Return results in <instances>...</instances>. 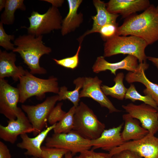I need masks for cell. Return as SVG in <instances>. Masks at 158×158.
Returning <instances> with one entry per match:
<instances>
[{
	"mask_svg": "<svg viewBox=\"0 0 158 158\" xmlns=\"http://www.w3.org/2000/svg\"><path fill=\"white\" fill-rule=\"evenodd\" d=\"M84 80V77H79L74 80L73 83L75 85V89L72 91H68L65 86H62L59 88L58 94L59 101L68 99L77 107L78 105L80 100V90L82 88Z\"/></svg>",
	"mask_w": 158,
	"mask_h": 158,
	"instance_id": "cb8c5ba5",
	"label": "cell"
},
{
	"mask_svg": "<svg viewBox=\"0 0 158 158\" xmlns=\"http://www.w3.org/2000/svg\"><path fill=\"white\" fill-rule=\"evenodd\" d=\"M45 140V146L66 149L73 154L90 150L92 147L91 140L73 130L67 133H54Z\"/></svg>",
	"mask_w": 158,
	"mask_h": 158,
	"instance_id": "52a82bcc",
	"label": "cell"
},
{
	"mask_svg": "<svg viewBox=\"0 0 158 158\" xmlns=\"http://www.w3.org/2000/svg\"><path fill=\"white\" fill-rule=\"evenodd\" d=\"M42 1H45L51 4L52 6L57 8L62 6L64 2L63 0H42Z\"/></svg>",
	"mask_w": 158,
	"mask_h": 158,
	"instance_id": "d590c367",
	"label": "cell"
},
{
	"mask_svg": "<svg viewBox=\"0 0 158 158\" xmlns=\"http://www.w3.org/2000/svg\"><path fill=\"white\" fill-rule=\"evenodd\" d=\"M105 128V124L98 120L93 111L81 102L76 108L73 130L84 138L92 140L99 138Z\"/></svg>",
	"mask_w": 158,
	"mask_h": 158,
	"instance_id": "5b68a950",
	"label": "cell"
},
{
	"mask_svg": "<svg viewBox=\"0 0 158 158\" xmlns=\"http://www.w3.org/2000/svg\"><path fill=\"white\" fill-rule=\"evenodd\" d=\"M56 123L48 127L35 137H29L27 133L20 135L22 141L17 144V146L26 150L24 153L26 156L41 158V145L49 133L55 127Z\"/></svg>",
	"mask_w": 158,
	"mask_h": 158,
	"instance_id": "d6986e66",
	"label": "cell"
},
{
	"mask_svg": "<svg viewBox=\"0 0 158 158\" xmlns=\"http://www.w3.org/2000/svg\"><path fill=\"white\" fill-rule=\"evenodd\" d=\"M124 78L123 73H118L114 78L115 85L109 87L106 85H102L101 88L105 95H109L118 100H123L125 98L127 89L124 85L123 81Z\"/></svg>",
	"mask_w": 158,
	"mask_h": 158,
	"instance_id": "d4e9b609",
	"label": "cell"
},
{
	"mask_svg": "<svg viewBox=\"0 0 158 158\" xmlns=\"http://www.w3.org/2000/svg\"><path fill=\"white\" fill-rule=\"evenodd\" d=\"M28 18L30 23L29 27L26 28L28 34L36 37L61 29L63 20L59 9L52 6L43 14L33 11Z\"/></svg>",
	"mask_w": 158,
	"mask_h": 158,
	"instance_id": "8992f818",
	"label": "cell"
},
{
	"mask_svg": "<svg viewBox=\"0 0 158 158\" xmlns=\"http://www.w3.org/2000/svg\"><path fill=\"white\" fill-rule=\"evenodd\" d=\"M116 35L136 36L144 40L147 44L158 41V15L153 4L142 13L130 16L118 27Z\"/></svg>",
	"mask_w": 158,
	"mask_h": 158,
	"instance_id": "6da1fadb",
	"label": "cell"
},
{
	"mask_svg": "<svg viewBox=\"0 0 158 158\" xmlns=\"http://www.w3.org/2000/svg\"><path fill=\"white\" fill-rule=\"evenodd\" d=\"M157 116H158V112H157Z\"/></svg>",
	"mask_w": 158,
	"mask_h": 158,
	"instance_id": "b9f144b4",
	"label": "cell"
},
{
	"mask_svg": "<svg viewBox=\"0 0 158 158\" xmlns=\"http://www.w3.org/2000/svg\"><path fill=\"white\" fill-rule=\"evenodd\" d=\"M123 125L122 123L116 127L105 129L99 138L91 140L92 149L101 148L109 152L124 143L121 133Z\"/></svg>",
	"mask_w": 158,
	"mask_h": 158,
	"instance_id": "ac0fdd59",
	"label": "cell"
},
{
	"mask_svg": "<svg viewBox=\"0 0 158 158\" xmlns=\"http://www.w3.org/2000/svg\"><path fill=\"white\" fill-rule=\"evenodd\" d=\"M19 80L17 88L20 95L19 102L21 103L33 96L41 100L45 97L46 93L58 94L59 92L58 79L53 76L47 79L40 78L26 70L25 74L19 78Z\"/></svg>",
	"mask_w": 158,
	"mask_h": 158,
	"instance_id": "277c9868",
	"label": "cell"
},
{
	"mask_svg": "<svg viewBox=\"0 0 158 158\" xmlns=\"http://www.w3.org/2000/svg\"><path fill=\"white\" fill-rule=\"evenodd\" d=\"M41 158H62L68 152L66 149L46 146L41 147Z\"/></svg>",
	"mask_w": 158,
	"mask_h": 158,
	"instance_id": "f1b7e54d",
	"label": "cell"
},
{
	"mask_svg": "<svg viewBox=\"0 0 158 158\" xmlns=\"http://www.w3.org/2000/svg\"><path fill=\"white\" fill-rule=\"evenodd\" d=\"M23 0H6L4 10L1 14V21L3 24L12 25L15 21L14 13L17 9L25 11Z\"/></svg>",
	"mask_w": 158,
	"mask_h": 158,
	"instance_id": "603a6c76",
	"label": "cell"
},
{
	"mask_svg": "<svg viewBox=\"0 0 158 158\" xmlns=\"http://www.w3.org/2000/svg\"><path fill=\"white\" fill-rule=\"evenodd\" d=\"M156 9L158 15V5L156 7Z\"/></svg>",
	"mask_w": 158,
	"mask_h": 158,
	"instance_id": "ab89813d",
	"label": "cell"
},
{
	"mask_svg": "<svg viewBox=\"0 0 158 158\" xmlns=\"http://www.w3.org/2000/svg\"><path fill=\"white\" fill-rule=\"evenodd\" d=\"M134 152L142 157L158 158V138L149 133L140 140L125 142L109 152L112 156L124 150Z\"/></svg>",
	"mask_w": 158,
	"mask_h": 158,
	"instance_id": "9c48e42d",
	"label": "cell"
},
{
	"mask_svg": "<svg viewBox=\"0 0 158 158\" xmlns=\"http://www.w3.org/2000/svg\"><path fill=\"white\" fill-rule=\"evenodd\" d=\"M6 2V0H0V11H1L4 8H5Z\"/></svg>",
	"mask_w": 158,
	"mask_h": 158,
	"instance_id": "74e56055",
	"label": "cell"
},
{
	"mask_svg": "<svg viewBox=\"0 0 158 158\" xmlns=\"http://www.w3.org/2000/svg\"><path fill=\"white\" fill-rule=\"evenodd\" d=\"M149 66L146 61L139 63L135 71L128 72L125 76V80L130 84L138 82L144 85L146 87L143 90L144 93L145 95L150 96L158 107V85L150 81L145 73Z\"/></svg>",
	"mask_w": 158,
	"mask_h": 158,
	"instance_id": "e0dca14e",
	"label": "cell"
},
{
	"mask_svg": "<svg viewBox=\"0 0 158 158\" xmlns=\"http://www.w3.org/2000/svg\"><path fill=\"white\" fill-rule=\"evenodd\" d=\"M122 107L132 117L138 120L149 134L154 135L158 131V111L156 109L144 103L139 105L130 103Z\"/></svg>",
	"mask_w": 158,
	"mask_h": 158,
	"instance_id": "30bf717a",
	"label": "cell"
},
{
	"mask_svg": "<svg viewBox=\"0 0 158 158\" xmlns=\"http://www.w3.org/2000/svg\"><path fill=\"white\" fill-rule=\"evenodd\" d=\"M19 92L18 88L10 85L7 80L0 79V113L9 120L16 118L20 108Z\"/></svg>",
	"mask_w": 158,
	"mask_h": 158,
	"instance_id": "8fae6325",
	"label": "cell"
},
{
	"mask_svg": "<svg viewBox=\"0 0 158 158\" xmlns=\"http://www.w3.org/2000/svg\"><path fill=\"white\" fill-rule=\"evenodd\" d=\"M59 101L58 95L47 97L41 103L35 105L22 104L21 109L27 115V117L32 125L35 136L42 131L45 127L49 115Z\"/></svg>",
	"mask_w": 158,
	"mask_h": 158,
	"instance_id": "ba28073f",
	"label": "cell"
},
{
	"mask_svg": "<svg viewBox=\"0 0 158 158\" xmlns=\"http://www.w3.org/2000/svg\"><path fill=\"white\" fill-rule=\"evenodd\" d=\"M31 158H37V157H32Z\"/></svg>",
	"mask_w": 158,
	"mask_h": 158,
	"instance_id": "60d3db41",
	"label": "cell"
},
{
	"mask_svg": "<svg viewBox=\"0 0 158 158\" xmlns=\"http://www.w3.org/2000/svg\"><path fill=\"white\" fill-rule=\"evenodd\" d=\"M147 59L151 61L158 69V58L147 56Z\"/></svg>",
	"mask_w": 158,
	"mask_h": 158,
	"instance_id": "8d00e7d4",
	"label": "cell"
},
{
	"mask_svg": "<svg viewBox=\"0 0 158 158\" xmlns=\"http://www.w3.org/2000/svg\"><path fill=\"white\" fill-rule=\"evenodd\" d=\"M7 126L0 125V138L4 141L14 144L18 136L33 133L34 129L21 108H20L16 118L9 120Z\"/></svg>",
	"mask_w": 158,
	"mask_h": 158,
	"instance_id": "7c38bea8",
	"label": "cell"
},
{
	"mask_svg": "<svg viewBox=\"0 0 158 158\" xmlns=\"http://www.w3.org/2000/svg\"><path fill=\"white\" fill-rule=\"evenodd\" d=\"M62 102L58 103L54 107L49 114L47 121L51 126L59 122L66 113V112L62 109Z\"/></svg>",
	"mask_w": 158,
	"mask_h": 158,
	"instance_id": "4dcf8cb0",
	"label": "cell"
},
{
	"mask_svg": "<svg viewBox=\"0 0 158 158\" xmlns=\"http://www.w3.org/2000/svg\"><path fill=\"white\" fill-rule=\"evenodd\" d=\"M118 27L117 24H108L101 28L99 33L100 34L102 39L105 41L107 39L116 35Z\"/></svg>",
	"mask_w": 158,
	"mask_h": 158,
	"instance_id": "1f68e13d",
	"label": "cell"
},
{
	"mask_svg": "<svg viewBox=\"0 0 158 158\" xmlns=\"http://www.w3.org/2000/svg\"><path fill=\"white\" fill-rule=\"evenodd\" d=\"M42 38L43 35L36 37L28 34L20 35L13 41L17 47L12 51L20 54L32 74H44L47 72L45 69L40 66V59L44 55L49 54L52 50L44 45Z\"/></svg>",
	"mask_w": 158,
	"mask_h": 158,
	"instance_id": "7a4b0ae2",
	"label": "cell"
},
{
	"mask_svg": "<svg viewBox=\"0 0 158 158\" xmlns=\"http://www.w3.org/2000/svg\"><path fill=\"white\" fill-rule=\"evenodd\" d=\"M106 4L109 12L120 14L123 18L137 12L144 11L150 5L148 0H110Z\"/></svg>",
	"mask_w": 158,
	"mask_h": 158,
	"instance_id": "9a60e30c",
	"label": "cell"
},
{
	"mask_svg": "<svg viewBox=\"0 0 158 158\" xmlns=\"http://www.w3.org/2000/svg\"><path fill=\"white\" fill-rule=\"evenodd\" d=\"M73 154L70 152H68L65 155L64 158H73Z\"/></svg>",
	"mask_w": 158,
	"mask_h": 158,
	"instance_id": "f35d334b",
	"label": "cell"
},
{
	"mask_svg": "<svg viewBox=\"0 0 158 158\" xmlns=\"http://www.w3.org/2000/svg\"><path fill=\"white\" fill-rule=\"evenodd\" d=\"M10 151L6 145L2 141H0V158H11Z\"/></svg>",
	"mask_w": 158,
	"mask_h": 158,
	"instance_id": "e575fe53",
	"label": "cell"
},
{
	"mask_svg": "<svg viewBox=\"0 0 158 158\" xmlns=\"http://www.w3.org/2000/svg\"><path fill=\"white\" fill-rule=\"evenodd\" d=\"M82 0H68L69 11L66 16L62 20L61 32L65 35L73 31L78 27L83 20V15L78 13V9L82 2Z\"/></svg>",
	"mask_w": 158,
	"mask_h": 158,
	"instance_id": "44dd1931",
	"label": "cell"
},
{
	"mask_svg": "<svg viewBox=\"0 0 158 158\" xmlns=\"http://www.w3.org/2000/svg\"><path fill=\"white\" fill-rule=\"evenodd\" d=\"M3 25V23L0 22V46L6 50L13 51L15 48V45L11 41L15 40V36L7 34L5 31Z\"/></svg>",
	"mask_w": 158,
	"mask_h": 158,
	"instance_id": "f546056e",
	"label": "cell"
},
{
	"mask_svg": "<svg viewBox=\"0 0 158 158\" xmlns=\"http://www.w3.org/2000/svg\"><path fill=\"white\" fill-rule=\"evenodd\" d=\"M138 59L135 57L128 55L120 61L111 63L107 61L104 56L97 58L92 67V69L95 73L106 70H109L112 74L116 75V71L119 69H124L129 71H135L138 66Z\"/></svg>",
	"mask_w": 158,
	"mask_h": 158,
	"instance_id": "2e32d148",
	"label": "cell"
},
{
	"mask_svg": "<svg viewBox=\"0 0 158 158\" xmlns=\"http://www.w3.org/2000/svg\"><path fill=\"white\" fill-rule=\"evenodd\" d=\"M76 107L73 106L62 118L56 123L53 129L54 133H67L73 130Z\"/></svg>",
	"mask_w": 158,
	"mask_h": 158,
	"instance_id": "484cf974",
	"label": "cell"
},
{
	"mask_svg": "<svg viewBox=\"0 0 158 158\" xmlns=\"http://www.w3.org/2000/svg\"><path fill=\"white\" fill-rule=\"evenodd\" d=\"M148 45L139 37L115 35L107 39L104 45V56L109 57L118 54H128L137 58L139 63L146 61L145 50Z\"/></svg>",
	"mask_w": 158,
	"mask_h": 158,
	"instance_id": "3957f363",
	"label": "cell"
},
{
	"mask_svg": "<svg viewBox=\"0 0 158 158\" xmlns=\"http://www.w3.org/2000/svg\"><path fill=\"white\" fill-rule=\"evenodd\" d=\"M102 82L97 76L94 78L84 77L82 89L80 92V98H91L98 102L102 107L107 108L110 113L120 111L115 108L103 92L101 87Z\"/></svg>",
	"mask_w": 158,
	"mask_h": 158,
	"instance_id": "4fadbf2b",
	"label": "cell"
},
{
	"mask_svg": "<svg viewBox=\"0 0 158 158\" xmlns=\"http://www.w3.org/2000/svg\"><path fill=\"white\" fill-rule=\"evenodd\" d=\"M111 156V158H142L136 153L128 150L122 151Z\"/></svg>",
	"mask_w": 158,
	"mask_h": 158,
	"instance_id": "836d02e7",
	"label": "cell"
},
{
	"mask_svg": "<svg viewBox=\"0 0 158 158\" xmlns=\"http://www.w3.org/2000/svg\"><path fill=\"white\" fill-rule=\"evenodd\" d=\"M111 157L109 153L96 152L92 149L84 151L73 158H111Z\"/></svg>",
	"mask_w": 158,
	"mask_h": 158,
	"instance_id": "d6a6232c",
	"label": "cell"
},
{
	"mask_svg": "<svg viewBox=\"0 0 158 158\" xmlns=\"http://www.w3.org/2000/svg\"><path fill=\"white\" fill-rule=\"evenodd\" d=\"M81 44L78 48L77 51L73 56L61 59H53L56 63L64 67L73 69L76 68L79 62V54L81 48Z\"/></svg>",
	"mask_w": 158,
	"mask_h": 158,
	"instance_id": "83f0119b",
	"label": "cell"
},
{
	"mask_svg": "<svg viewBox=\"0 0 158 158\" xmlns=\"http://www.w3.org/2000/svg\"><path fill=\"white\" fill-rule=\"evenodd\" d=\"M93 3L97 13L92 17L93 20L92 28L87 31L78 39L80 44H81L86 36L93 33L99 32L104 26L109 24H117L116 20L119 14H113L109 12L107 9L106 3L103 1L93 0Z\"/></svg>",
	"mask_w": 158,
	"mask_h": 158,
	"instance_id": "5bb4252c",
	"label": "cell"
},
{
	"mask_svg": "<svg viewBox=\"0 0 158 158\" xmlns=\"http://www.w3.org/2000/svg\"><path fill=\"white\" fill-rule=\"evenodd\" d=\"M122 117L125 123L121 136L124 142L130 140H140L149 133L147 130L140 126L139 121L132 117L129 114H124Z\"/></svg>",
	"mask_w": 158,
	"mask_h": 158,
	"instance_id": "7402d4cb",
	"label": "cell"
},
{
	"mask_svg": "<svg viewBox=\"0 0 158 158\" xmlns=\"http://www.w3.org/2000/svg\"><path fill=\"white\" fill-rule=\"evenodd\" d=\"M125 98L130 99L133 102L136 101L142 102L143 103L151 106L158 111V107L153 99L149 95L143 96L140 94L133 84H131L129 87L127 88Z\"/></svg>",
	"mask_w": 158,
	"mask_h": 158,
	"instance_id": "4316f807",
	"label": "cell"
},
{
	"mask_svg": "<svg viewBox=\"0 0 158 158\" xmlns=\"http://www.w3.org/2000/svg\"><path fill=\"white\" fill-rule=\"evenodd\" d=\"M16 55L14 52L0 50V79L11 77L17 81L25 74L26 70L21 66L16 65Z\"/></svg>",
	"mask_w": 158,
	"mask_h": 158,
	"instance_id": "ffe728a7",
	"label": "cell"
}]
</instances>
